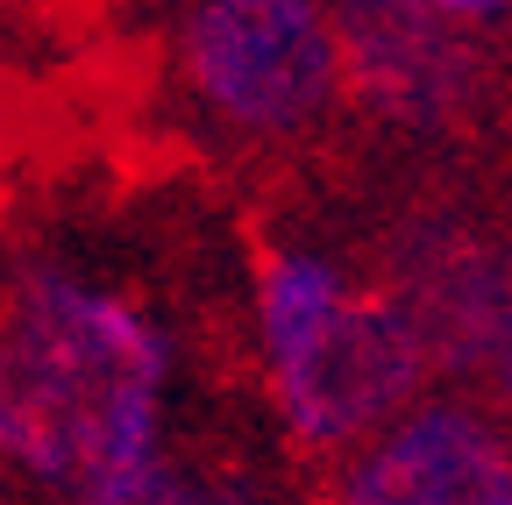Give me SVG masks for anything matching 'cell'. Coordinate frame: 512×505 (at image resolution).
<instances>
[{"label": "cell", "instance_id": "1", "mask_svg": "<svg viewBox=\"0 0 512 505\" xmlns=\"http://www.w3.org/2000/svg\"><path fill=\"white\" fill-rule=\"evenodd\" d=\"M0 434L22 470L72 484L79 498L121 491L157 470V385L164 342L107 292H86L50 264L15 278Z\"/></svg>", "mask_w": 512, "mask_h": 505}, {"label": "cell", "instance_id": "2", "mask_svg": "<svg viewBox=\"0 0 512 505\" xmlns=\"http://www.w3.org/2000/svg\"><path fill=\"white\" fill-rule=\"evenodd\" d=\"M192 86L242 129H299L335 100L342 29L320 0H200L185 29Z\"/></svg>", "mask_w": 512, "mask_h": 505}, {"label": "cell", "instance_id": "3", "mask_svg": "<svg viewBox=\"0 0 512 505\" xmlns=\"http://www.w3.org/2000/svg\"><path fill=\"white\" fill-rule=\"evenodd\" d=\"M427 370V342L399 299H349L328 328L278 356V399L306 441H349L384 420Z\"/></svg>", "mask_w": 512, "mask_h": 505}, {"label": "cell", "instance_id": "4", "mask_svg": "<svg viewBox=\"0 0 512 505\" xmlns=\"http://www.w3.org/2000/svg\"><path fill=\"white\" fill-rule=\"evenodd\" d=\"M342 65L356 93L413 129H441L477 93V50L448 36L427 0H342Z\"/></svg>", "mask_w": 512, "mask_h": 505}, {"label": "cell", "instance_id": "5", "mask_svg": "<svg viewBox=\"0 0 512 505\" xmlns=\"http://www.w3.org/2000/svg\"><path fill=\"white\" fill-rule=\"evenodd\" d=\"M342 505H512V449L484 420L427 406L349 470Z\"/></svg>", "mask_w": 512, "mask_h": 505}, {"label": "cell", "instance_id": "6", "mask_svg": "<svg viewBox=\"0 0 512 505\" xmlns=\"http://www.w3.org/2000/svg\"><path fill=\"white\" fill-rule=\"evenodd\" d=\"M256 306H264L271 356H285V349H299L313 328H328L349 299H342L335 264H320V257H271V264H264V292H256Z\"/></svg>", "mask_w": 512, "mask_h": 505}, {"label": "cell", "instance_id": "7", "mask_svg": "<svg viewBox=\"0 0 512 505\" xmlns=\"http://www.w3.org/2000/svg\"><path fill=\"white\" fill-rule=\"evenodd\" d=\"M491 392L512 413V242H498V264H491V321H484V370Z\"/></svg>", "mask_w": 512, "mask_h": 505}, {"label": "cell", "instance_id": "8", "mask_svg": "<svg viewBox=\"0 0 512 505\" xmlns=\"http://www.w3.org/2000/svg\"><path fill=\"white\" fill-rule=\"evenodd\" d=\"M86 505H221V484H192V477H171V470H150L121 491H100Z\"/></svg>", "mask_w": 512, "mask_h": 505}, {"label": "cell", "instance_id": "9", "mask_svg": "<svg viewBox=\"0 0 512 505\" xmlns=\"http://www.w3.org/2000/svg\"><path fill=\"white\" fill-rule=\"evenodd\" d=\"M434 15H491V8H505V0H427Z\"/></svg>", "mask_w": 512, "mask_h": 505}, {"label": "cell", "instance_id": "10", "mask_svg": "<svg viewBox=\"0 0 512 505\" xmlns=\"http://www.w3.org/2000/svg\"><path fill=\"white\" fill-rule=\"evenodd\" d=\"M221 505H264V498H249V491H228V484H221Z\"/></svg>", "mask_w": 512, "mask_h": 505}]
</instances>
